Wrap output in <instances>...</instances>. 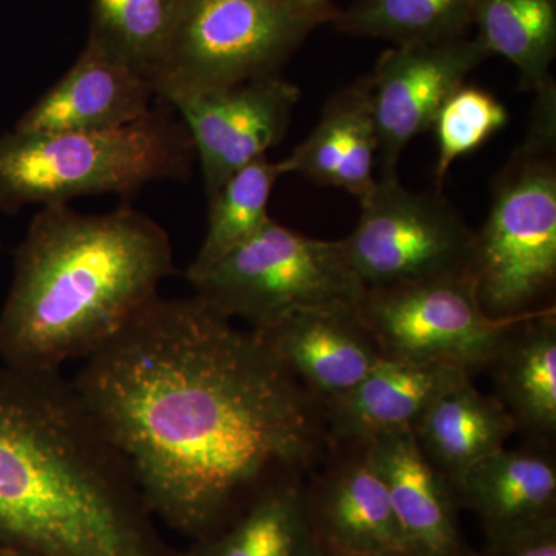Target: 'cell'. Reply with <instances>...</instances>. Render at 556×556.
<instances>
[{
  "instance_id": "cell-1",
  "label": "cell",
  "mask_w": 556,
  "mask_h": 556,
  "mask_svg": "<svg viewBox=\"0 0 556 556\" xmlns=\"http://www.w3.org/2000/svg\"><path fill=\"white\" fill-rule=\"evenodd\" d=\"M72 382L149 514L192 543L305 482L332 445L324 404L195 294L153 300Z\"/></svg>"
},
{
  "instance_id": "cell-2",
  "label": "cell",
  "mask_w": 556,
  "mask_h": 556,
  "mask_svg": "<svg viewBox=\"0 0 556 556\" xmlns=\"http://www.w3.org/2000/svg\"><path fill=\"white\" fill-rule=\"evenodd\" d=\"M0 546L36 556H177L61 371L0 365Z\"/></svg>"
},
{
  "instance_id": "cell-3",
  "label": "cell",
  "mask_w": 556,
  "mask_h": 556,
  "mask_svg": "<svg viewBox=\"0 0 556 556\" xmlns=\"http://www.w3.org/2000/svg\"><path fill=\"white\" fill-rule=\"evenodd\" d=\"M174 274L169 233L137 208L40 207L14 252L0 313L3 364L61 371L84 361L159 299Z\"/></svg>"
},
{
  "instance_id": "cell-4",
  "label": "cell",
  "mask_w": 556,
  "mask_h": 556,
  "mask_svg": "<svg viewBox=\"0 0 556 556\" xmlns=\"http://www.w3.org/2000/svg\"><path fill=\"white\" fill-rule=\"evenodd\" d=\"M195 149L169 110L150 109L118 129L0 135V211L68 204L80 197H130L155 181H186Z\"/></svg>"
},
{
  "instance_id": "cell-5",
  "label": "cell",
  "mask_w": 556,
  "mask_h": 556,
  "mask_svg": "<svg viewBox=\"0 0 556 556\" xmlns=\"http://www.w3.org/2000/svg\"><path fill=\"white\" fill-rule=\"evenodd\" d=\"M529 129L496 175L470 277L493 318L535 311L556 280V86L538 91Z\"/></svg>"
},
{
  "instance_id": "cell-6",
  "label": "cell",
  "mask_w": 556,
  "mask_h": 556,
  "mask_svg": "<svg viewBox=\"0 0 556 556\" xmlns=\"http://www.w3.org/2000/svg\"><path fill=\"white\" fill-rule=\"evenodd\" d=\"M336 13L298 10L280 0H179L169 40L150 79L153 93L169 104L277 75Z\"/></svg>"
},
{
  "instance_id": "cell-7",
  "label": "cell",
  "mask_w": 556,
  "mask_h": 556,
  "mask_svg": "<svg viewBox=\"0 0 556 556\" xmlns=\"http://www.w3.org/2000/svg\"><path fill=\"white\" fill-rule=\"evenodd\" d=\"M188 281L208 306L251 329L299 309L357 308L367 289L348 263L342 240L311 239L276 219Z\"/></svg>"
},
{
  "instance_id": "cell-8",
  "label": "cell",
  "mask_w": 556,
  "mask_h": 556,
  "mask_svg": "<svg viewBox=\"0 0 556 556\" xmlns=\"http://www.w3.org/2000/svg\"><path fill=\"white\" fill-rule=\"evenodd\" d=\"M342 240L365 288H390L470 274L475 230L439 192H413L399 177L378 178Z\"/></svg>"
},
{
  "instance_id": "cell-9",
  "label": "cell",
  "mask_w": 556,
  "mask_h": 556,
  "mask_svg": "<svg viewBox=\"0 0 556 556\" xmlns=\"http://www.w3.org/2000/svg\"><path fill=\"white\" fill-rule=\"evenodd\" d=\"M357 313L383 357L442 362L470 375L490 368L511 329L529 314L490 317L470 274L365 289Z\"/></svg>"
},
{
  "instance_id": "cell-10",
  "label": "cell",
  "mask_w": 556,
  "mask_h": 556,
  "mask_svg": "<svg viewBox=\"0 0 556 556\" xmlns=\"http://www.w3.org/2000/svg\"><path fill=\"white\" fill-rule=\"evenodd\" d=\"M489 58L477 36L397 46L379 58L368 75L379 178L399 177V161L409 142L431 130L444 102Z\"/></svg>"
},
{
  "instance_id": "cell-11",
  "label": "cell",
  "mask_w": 556,
  "mask_h": 556,
  "mask_svg": "<svg viewBox=\"0 0 556 556\" xmlns=\"http://www.w3.org/2000/svg\"><path fill=\"white\" fill-rule=\"evenodd\" d=\"M299 100L295 84L273 75L167 104L188 127L207 199L283 139Z\"/></svg>"
},
{
  "instance_id": "cell-12",
  "label": "cell",
  "mask_w": 556,
  "mask_h": 556,
  "mask_svg": "<svg viewBox=\"0 0 556 556\" xmlns=\"http://www.w3.org/2000/svg\"><path fill=\"white\" fill-rule=\"evenodd\" d=\"M303 503L321 548L409 556L368 442L332 444L303 482Z\"/></svg>"
},
{
  "instance_id": "cell-13",
  "label": "cell",
  "mask_w": 556,
  "mask_h": 556,
  "mask_svg": "<svg viewBox=\"0 0 556 556\" xmlns=\"http://www.w3.org/2000/svg\"><path fill=\"white\" fill-rule=\"evenodd\" d=\"M254 331L324 405L353 390L383 358L351 306L294 311Z\"/></svg>"
},
{
  "instance_id": "cell-14",
  "label": "cell",
  "mask_w": 556,
  "mask_h": 556,
  "mask_svg": "<svg viewBox=\"0 0 556 556\" xmlns=\"http://www.w3.org/2000/svg\"><path fill=\"white\" fill-rule=\"evenodd\" d=\"M365 442L386 482L408 555L475 556L460 532L453 486L428 463L413 431H393Z\"/></svg>"
},
{
  "instance_id": "cell-15",
  "label": "cell",
  "mask_w": 556,
  "mask_h": 556,
  "mask_svg": "<svg viewBox=\"0 0 556 556\" xmlns=\"http://www.w3.org/2000/svg\"><path fill=\"white\" fill-rule=\"evenodd\" d=\"M155 98L144 76L87 43L78 60L14 124L22 134L118 129L150 112Z\"/></svg>"
},
{
  "instance_id": "cell-16",
  "label": "cell",
  "mask_w": 556,
  "mask_h": 556,
  "mask_svg": "<svg viewBox=\"0 0 556 556\" xmlns=\"http://www.w3.org/2000/svg\"><path fill=\"white\" fill-rule=\"evenodd\" d=\"M468 379L455 365L383 357L353 390L324 405L332 444L412 430L438 397Z\"/></svg>"
},
{
  "instance_id": "cell-17",
  "label": "cell",
  "mask_w": 556,
  "mask_h": 556,
  "mask_svg": "<svg viewBox=\"0 0 556 556\" xmlns=\"http://www.w3.org/2000/svg\"><path fill=\"white\" fill-rule=\"evenodd\" d=\"M460 508L495 538L556 517L555 444L526 441L475 464L453 485Z\"/></svg>"
},
{
  "instance_id": "cell-18",
  "label": "cell",
  "mask_w": 556,
  "mask_h": 556,
  "mask_svg": "<svg viewBox=\"0 0 556 556\" xmlns=\"http://www.w3.org/2000/svg\"><path fill=\"white\" fill-rule=\"evenodd\" d=\"M379 141L368 76L329 98L317 126L287 159L281 174H299L362 200L375 188Z\"/></svg>"
},
{
  "instance_id": "cell-19",
  "label": "cell",
  "mask_w": 556,
  "mask_h": 556,
  "mask_svg": "<svg viewBox=\"0 0 556 556\" xmlns=\"http://www.w3.org/2000/svg\"><path fill=\"white\" fill-rule=\"evenodd\" d=\"M490 371L495 396L526 441L555 444L556 313L535 309L511 329Z\"/></svg>"
},
{
  "instance_id": "cell-20",
  "label": "cell",
  "mask_w": 556,
  "mask_h": 556,
  "mask_svg": "<svg viewBox=\"0 0 556 556\" xmlns=\"http://www.w3.org/2000/svg\"><path fill=\"white\" fill-rule=\"evenodd\" d=\"M412 431L428 463L453 486L479 460L506 447L517 426L495 394L468 379L438 397Z\"/></svg>"
},
{
  "instance_id": "cell-21",
  "label": "cell",
  "mask_w": 556,
  "mask_h": 556,
  "mask_svg": "<svg viewBox=\"0 0 556 556\" xmlns=\"http://www.w3.org/2000/svg\"><path fill=\"white\" fill-rule=\"evenodd\" d=\"M303 503V482L270 490L215 535L179 556H320Z\"/></svg>"
},
{
  "instance_id": "cell-22",
  "label": "cell",
  "mask_w": 556,
  "mask_h": 556,
  "mask_svg": "<svg viewBox=\"0 0 556 556\" xmlns=\"http://www.w3.org/2000/svg\"><path fill=\"white\" fill-rule=\"evenodd\" d=\"M477 38L490 56H503L519 73V90L555 84L556 0H475Z\"/></svg>"
},
{
  "instance_id": "cell-23",
  "label": "cell",
  "mask_w": 556,
  "mask_h": 556,
  "mask_svg": "<svg viewBox=\"0 0 556 556\" xmlns=\"http://www.w3.org/2000/svg\"><path fill=\"white\" fill-rule=\"evenodd\" d=\"M475 0H356L331 24L343 35L393 40L397 46L466 38Z\"/></svg>"
},
{
  "instance_id": "cell-24",
  "label": "cell",
  "mask_w": 556,
  "mask_h": 556,
  "mask_svg": "<svg viewBox=\"0 0 556 556\" xmlns=\"http://www.w3.org/2000/svg\"><path fill=\"white\" fill-rule=\"evenodd\" d=\"M281 175L278 163L263 156L237 170L207 199L206 237L186 269L188 280L212 268L268 225L273 219L268 211L270 193Z\"/></svg>"
},
{
  "instance_id": "cell-25",
  "label": "cell",
  "mask_w": 556,
  "mask_h": 556,
  "mask_svg": "<svg viewBox=\"0 0 556 556\" xmlns=\"http://www.w3.org/2000/svg\"><path fill=\"white\" fill-rule=\"evenodd\" d=\"M178 7L179 0H91L87 43L150 83Z\"/></svg>"
},
{
  "instance_id": "cell-26",
  "label": "cell",
  "mask_w": 556,
  "mask_h": 556,
  "mask_svg": "<svg viewBox=\"0 0 556 556\" xmlns=\"http://www.w3.org/2000/svg\"><path fill=\"white\" fill-rule=\"evenodd\" d=\"M507 121L506 105L495 94L478 87L464 84L444 102L431 126L438 144L433 172L437 192L455 161L484 146L506 127Z\"/></svg>"
},
{
  "instance_id": "cell-27",
  "label": "cell",
  "mask_w": 556,
  "mask_h": 556,
  "mask_svg": "<svg viewBox=\"0 0 556 556\" xmlns=\"http://www.w3.org/2000/svg\"><path fill=\"white\" fill-rule=\"evenodd\" d=\"M475 556H556V517L485 538L484 547Z\"/></svg>"
},
{
  "instance_id": "cell-28",
  "label": "cell",
  "mask_w": 556,
  "mask_h": 556,
  "mask_svg": "<svg viewBox=\"0 0 556 556\" xmlns=\"http://www.w3.org/2000/svg\"><path fill=\"white\" fill-rule=\"evenodd\" d=\"M289 7L303 11H318V13H336L338 7L334 0H280Z\"/></svg>"
},
{
  "instance_id": "cell-29",
  "label": "cell",
  "mask_w": 556,
  "mask_h": 556,
  "mask_svg": "<svg viewBox=\"0 0 556 556\" xmlns=\"http://www.w3.org/2000/svg\"><path fill=\"white\" fill-rule=\"evenodd\" d=\"M320 556H407L397 554H354V552H339L328 551V548H321Z\"/></svg>"
},
{
  "instance_id": "cell-30",
  "label": "cell",
  "mask_w": 556,
  "mask_h": 556,
  "mask_svg": "<svg viewBox=\"0 0 556 556\" xmlns=\"http://www.w3.org/2000/svg\"><path fill=\"white\" fill-rule=\"evenodd\" d=\"M0 556H36V555L28 554V552H24V551H17V548L0 546Z\"/></svg>"
}]
</instances>
